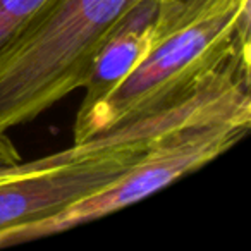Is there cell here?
Listing matches in <instances>:
<instances>
[{"instance_id":"cell-1","label":"cell","mask_w":251,"mask_h":251,"mask_svg":"<svg viewBox=\"0 0 251 251\" xmlns=\"http://www.w3.org/2000/svg\"><path fill=\"white\" fill-rule=\"evenodd\" d=\"M243 84H250V62L237 60L181 103L131 119L52 155L0 167V241L114 184L164 131L213 107Z\"/></svg>"},{"instance_id":"cell-2","label":"cell","mask_w":251,"mask_h":251,"mask_svg":"<svg viewBox=\"0 0 251 251\" xmlns=\"http://www.w3.org/2000/svg\"><path fill=\"white\" fill-rule=\"evenodd\" d=\"M136 0H49L0 55V133L83 88L105 33Z\"/></svg>"},{"instance_id":"cell-3","label":"cell","mask_w":251,"mask_h":251,"mask_svg":"<svg viewBox=\"0 0 251 251\" xmlns=\"http://www.w3.org/2000/svg\"><path fill=\"white\" fill-rule=\"evenodd\" d=\"M250 0L160 40L93 114L74 124L73 143L188 100L230 64L250 59Z\"/></svg>"},{"instance_id":"cell-4","label":"cell","mask_w":251,"mask_h":251,"mask_svg":"<svg viewBox=\"0 0 251 251\" xmlns=\"http://www.w3.org/2000/svg\"><path fill=\"white\" fill-rule=\"evenodd\" d=\"M250 127L251 93L250 84H243L213 107L164 131L138 164L114 184L59 215L11 232L0 241V248L52 236L133 205L226 153L246 136Z\"/></svg>"},{"instance_id":"cell-5","label":"cell","mask_w":251,"mask_h":251,"mask_svg":"<svg viewBox=\"0 0 251 251\" xmlns=\"http://www.w3.org/2000/svg\"><path fill=\"white\" fill-rule=\"evenodd\" d=\"M157 11L158 0H136L105 33L91 59L83 84L84 97L74 124L90 117L151 52L157 43Z\"/></svg>"},{"instance_id":"cell-6","label":"cell","mask_w":251,"mask_h":251,"mask_svg":"<svg viewBox=\"0 0 251 251\" xmlns=\"http://www.w3.org/2000/svg\"><path fill=\"white\" fill-rule=\"evenodd\" d=\"M237 2L241 0H158L155 25L157 43L203 19L212 18L217 12L232 7Z\"/></svg>"},{"instance_id":"cell-7","label":"cell","mask_w":251,"mask_h":251,"mask_svg":"<svg viewBox=\"0 0 251 251\" xmlns=\"http://www.w3.org/2000/svg\"><path fill=\"white\" fill-rule=\"evenodd\" d=\"M49 0H0V55L19 38Z\"/></svg>"},{"instance_id":"cell-8","label":"cell","mask_w":251,"mask_h":251,"mask_svg":"<svg viewBox=\"0 0 251 251\" xmlns=\"http://www.w3.org/2000/svg\"><path fill=\"white\" fill-rule=\"evenodd\" d=\"M21 160V155H19L18 148L12 145L7 133H0V167H7V165L18 164Z\"/></svg>"}]
</instances>
